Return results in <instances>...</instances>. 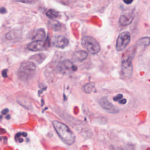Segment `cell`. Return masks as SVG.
<instances>
[{
  "instance_id": "18",
  "label": "cell",
  "mask_w": 150,
  "mask_h": 150,
  "mask_svg": "<svg viewBox=\"0 0 150 150\" xmlns=\"http://www.w3.org/2000/svg\"><path fill=\"white\" fill-rule=\"evenodd\" d=\"M15 1L27 4H34L37 3L39 0H15Z\"/></svg>"
},
{
  "instance_id": "15",
  "label": "cell",
  "mask_w": 150,
  "mask_h": 150,
  "mask_svg": "<svg viewBox=\"0 0 150 150\" xmlns=\"http://www.w3.org/2000/svg\"><path fill=\"white\" fill-rule=\"evenodd\" d=\"M49 26L53 30H54L55 31H58L61 28V25L60 23L57 22V21L55 20H50L49 21Z\"/></svg>"
},
{
  "instance_id": "7",
  "label": "cell",
  "mask_w": 150,
  "mask_h": 150,
  "mask_svg": "<svg viewBox=\"0 0 150 150\" xmlns=\"http://www.w3.org/2000/svg\"><path fill=\"white\" fill-rule=\"evenodd\" d=\"M100 104L104 110L109 113L115 114L119 111V108L110 103L107 97H103L100 100Z\"/></svg>"
},
{
  "instance_id": "21",
  "label": "cell",
  "mask_w": 150,
  "mask_h": 150,
  "mask_svg": "<svg viewBox=\"0 0 150 150\" xmlns=\"http://www.w3.org/2000/svg\"><path fill=\"white\" fill-rule=\"evenodd\" d=\"M0 12L1 13H5L6 12V9L4 7H1L0 9Z\"/></svg>"
},
{
  "instance_id": "12",
  "label": "cell",
  "mask_w": 150,
  "mask_h": 150,
  "mask_svg": "<svg viewBox=\"0 0 150 150\" xmlns=\"http://www.w3.org/2000/svg\"><path fill=\"white\" fill-rule=\"evenodd\" d=\"M88 56V53L84 50H78L75 52L73 56V59L77 62H82Z\"/></svg>"
},
{
  "instance_id": "10",
  "label": "cell",
  "mask_w": 150,
  "mask_h": 150,
  "mask_svg": "<svg viewBox=\"0 0 150 150\" xmlns=\"http://www.w3.org/2000/svg\"><path fill=\"white\" fill-rule=\"evenodd\" d=\"M134 13L133 12L124 13L120 17L119 23L121 26H127L131 23L134 19Z\"/></svg>"
},
{
  "instance_id": "6",
  "label": "cell",
  "mask_w": 150,
  "mask_h": 150,
  "mask_svg": "<svg viewBox=\"0 0 150 150\" xmlns=\"http://www.w3.org/2000/svg\"><path fill=\"white\" fill-rule=\"evenodd\" d=\"M57 69L61 73L66 74L76 71L77 66L69 60H64L58 64Z\"/></svg>"
},
{
  "instance_id": "24",
  "label": "cell",
  "mask_w": 150,
  "mask_h": 150,
  "mask_svg": "<svg viewBox=\"0 0 150 150\" xmlns=\"http://www.w3.org/2000/svg\"><path fill=\"white\" fill-rule=\"evenodd\" d=\"M8 108H5V109H4L2 111V114H6L8 112Z\"/></svg>"
},
{
  "instance_id": "8",
  "label": "cell",
  "mask_w": 150,
  "mask_h": 150,
  "mask_svg": "<svg viewBox=\"0 0 150 150\" xmlns=\"http://www.w3.org/2000/svg\"><path fill=\"white\" fill-rule=\"evenodd\" d=\"M69 44L68 39L63 35H59L56 36L53 41V45L59 48H64Z\"/></svg>"
},
{
  "instance_id": "20",
  "label": "cell",
  "mask_w": 150,
  "mask_h": 150,
  "mask_svg": "<svg viewBox=\"0 0 150 150\" xmlns=\"http://www.w3.org/2000/svg\"><path fill=\"white\" fill-rule=\"evenodd\" d=\"M7 71H8L7 69L4 70L2 71V76H3L4 77H8V76H7Z\"/></svg>"
},
{
  "instance_id": "13",
  "label": "cell",
  "mask_w": 150,
  "mask_h": 150,
  "mask_svg": "<svg viewBox=\"0 0 150 150\" xmlns=\"http://www.w3.org/2000/svg\"><path fill=\"white\" fill-rule=\"evenodd\" d=\"M46 36V33L43 29H38L33 33L32 39L35 40H43Z\"/></svg>"
},
{
  "instance_id": "1",
  "label": "cell",
  "mask_w": 150,
  "mask_h": 150,
  "mask_svg": "<svg viewBox=\"0 0 150 150\" xmlns=\"http://www.w3.org/2000/svg\"><path fill=\"white\" fill-rule=\"evenodd\" d=\"M52 125L56 133L64 144L68 145L74 144L75 136L68 126L59 121H53Z\"/></svg>"
},
{
  "instance_id": "4",
  "label": "cell",
  "mask_w": 150,
  "mask_h": 150,
  "mask_svg": "<svg viewBox=\"0 0 150 150\" xmlns=\"http://www.w3.org/2000/svg\"><path fill=\"white\" fill-rule=\"evenodd\" d=\"M131 40V35L128 32H123L118 36L116 40L115 48L118 52L124 50Z\"/></svg>"
},
{
  "instance_id": "11",
  "label": "cell",
  "mask_w": 150,
  "mask_h": 150,
  "mask_svg": "<svg viewBox=\"0 0 150 150\" xmlns=\"http://www.w3.org/2000/svg\"><path fill=\"white\" fill-rule=\"evenodd\" d=\"M150 44V37L145 36L139 39L135 46V49H144L146 47H148Z\"/></svg>"
},
{
  "instance_id": "22",
  "label": "cell",
  "mask_w": 150,
  "mask_h": 150,
  "mask_svg": "<svg viewBox=\"0 0 150 150\" xmlns=\"http://www.w3.org/2000/svg\"><path fill=\"white\" fill-rule=\"evenodd\" d=\"M123 1L126 4H130L132 2L133 0H123Z\"/></svg>"
},
{
  "instance_id": "23",
  "label": "cell",
  "mask_w": 150,
  "mask_h": 150,
  "mask_svg": "<svg viewBox=\"0 0 150 150\" xmlns=\"http://www.w3.org/2000/svg\"><path fill=\"white\" fill-rule=\"evenodd\" d=\"M126 102H127V100H126V99H121V100L119 101V103H120V104H125Z\"/></svg>"
},
{
  "instance_id": "16",
  "label": "cell",
  "mask_w": 150,
  "mask_h": 150,
  "mask_svg": "<svg viewBox=\"0 0 150 150\" xmlns=\"http://www.w3.org/2000/svg\"><path fill=\"white\" fill-rule=\"evenodd\" d=\"M95 88V84L93 82L88 83L83 86V90L86 93H90L93 91Z\"/></svg>"
},
{
  "instance_id": "19",
  "label": "cell",
  "mask_w": 150,
  "mask_h": 150,
  "mask_svg": "<svg viewBox=\"0 0 150 150\" xmlns=\"http://www.w3.org/2000/svg\"><path fill=\"white\" fill-rule=\"evenodd\" d=\"M122 94H117V96H115L114 98H113V100H114V101H118V100H121V99H122Z\"/></svg>"
},
{
  "instance_id": "17",
  "label": "cell",
  "mask_w": 150,
  "mask_h": 150,
  "mask_svg": "<svg viewBox=\"0 0 150 150\" xmlns=\"http://www.w3.org/2000/svg\"><path fill=\"white\" fill-rule=\"evenodd\" d=\"M46 15L47 16H48L50 19H54L56 18L57 17H58L59 16V13L57 11H56V10L54 9H49L47 12H46Z\"/></svg>"
},
{
  "instance_id": "3",
  "label": "cell",
  "mask_w": 150,
  "mask_h": 150,
  "mask_svg": "<svg viewBox=\"0 0 150 150\" xmlns=\"http://www.w3.org/2000/svg\"><path fill=\"white\" fill-rule=\"evenodd\" d=\"M81 45L92 54H96L100 50V46L98 42L91 36L83 37L81 40Z\"/></svg>"
},
{
  "instance_id": "5",
  "label": "cell",
  "mask_w": 150,
  "mask_h": 150,
  "mask_svg": "<svg viewBox=\"0 0 150 150\" xmlns=\"http://www.w3.org/2000/svg\"><path fill=\"white\" fill-rule=\"evenodd\" d=\"M132 60L129 58H122L121 63V74L124 77L129 78L133 71Z\"/></svg>"
},
{
  "instance_id": "2",
  "label": "cell",
  "mask_w": 150,
  "mask_h": 150,
  "mask_svg": "<svg viewBox=\"0 0 150 150\" xmlns=\"http://www.w3.org/2000/svg\"><path fill=\"white\" fill-rule=\"evenodd\" d=\"M36 69V66L35 63L31 62H25L21 64L17 74L19 79L26 80L33 77Z\"/></svg>"
},
{
  "instance_id": "14",
  "label": "cell",
  "mask_w": 150,
  "mask_h": 150,
  "mask_svg": "<svg viewBox=\"0 0 150 150\" xmlns=\"http://www.w3.org/2000/svg\"><path fill=\"white\" fill-rule=\"evenodd\" d=\"M21 35V32L18 30H13L6 34V38L8 40H13Z\"/></svg>"
},
{
  "instance_id": "9",
  "label": "cell",
  "mask_w": 150,
  "mask_h": 150,
  "mask_svg": "<svg viewBox=\"0 0 150 150\" xmlns=\"http://www.w3.org/2000/svg\"><path fill=\"white\" fill-rule=\"evenodd\" d=\"M46 46V42L43 40H34L28 45V48L33 52H38L43 50Z\"/></svg>"
}]
</instances>
